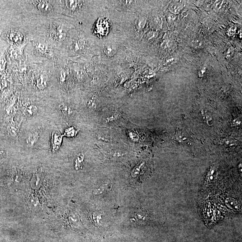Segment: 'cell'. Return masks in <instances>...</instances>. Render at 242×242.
Listing matches in <instances>:
<instances>
[{
    "label": "cell",
    "mask_w": 242,
    "mask_h": 242,
    "mask_svg": "<svg viewBox=\"0 0 242 242\" xmlns=\"http://www.w3.org/2000/svg\"><path fill=\"white\" fill-rule=\"evenodd\" d=\"M51 37L56 41H62L66 38L67 30L60 25L52 24L49 31Z\"/></svg>",
    "instance_id": "obj_1"
},
{
    "label": "cell",
    "mask_w": 242,
    "mask_h": 242,
    "mask_svg": "<svg viewBox=\"0 0 242 242\" xmlns=\"http://www.w3.org/2000/svg\"><path fill=\"white\" fill-rule=\"evenodd\" d=\"M33 2H34L37 9L42 13H49L52 11V5L50 1H35Z\"/></svg>",
    "instance_id": "obj_7"
},
{
    "label": "cell",
    "mask_w": 242,
    "mask_h": 242,
    "mask_svg": "<svg viewBox=\"0 0 242 242\" xmlns=\"http://www.w3.org/2000/svg\"><path fill=\"white\" fill-rule=\"evenodd\" d=\"M104 54L108 57H112L116 53V49L114 45L111 44H107L103 49Z\"/></svg>",
    "instance_id": "obj_11"
},
{
    "label": "cell",
    "mask_w": 242,
    "mask_h": 242,
    "mask_svg": "<svg viewBox=\"0 0 242 242\" xmlns=\"http://www.w3.org/2000/svg\"><path fill=\"white\" fill-rule=\"evenodd\" d=\"M63 135L58 131H54L53 132L51 139V147L52 150L55 152L59 149L63 141Z\"/></svg>",
    "instance_id": "obj_4"
},
{
    "label": "cell",
    "mask_w": 242,
    "mask_h": 242,
    "mask_svg": "<svg viewBox=\"0 0 242 242\" xmlns=\"http://www.w3.org/2000/svg\"><path fill=\"white\" fill-rule=\"evenodd\" d=\"M135 218L139 221H144L148 219V214L147 212L140 209H138L136 212H135Z\"/></svg>",
    "instance_id": "obj_12"
},
{
    "label": "cell",
    "mask_w": 242,
    "mask_h": 242,
    "mask_svg": "<svg viewBox=\"0 0 242 242\" xmlns=\"http://www.w3.org/2000/svg\"><path fill=\"white\" fill-rule=\"evenodd\" d=\"M222 142L224 144L227 145H233L235 144V141L234 140L232 139H226L222 140Z\"/></svg>",
    "instance_id": "obj_16"
},
{
    "label": "cell",
    "mask_w": 242,
    "mask_h": 242,
    "mask_svg": "<svg viewBox=\"0 0 242 242\" xmlns=\"http://www.w3.org/2000/svg\"><path fill=\"white\" fill-rule=\"evenodd\" d=\"M5 154V152L4 151H3L2 149H0V157H2Z\"/></svg>",
    "instance_id": "obj_18"
},
{
    "label": "cell",
    "mask_w": 242,
    "mask_h": 242,
    "mask_svg": "<svg viewBox=\"0 0 242 242\" xmlns=\"http://www.w3.org/2000/svg\"><path fill=\"white\" fill-rule=\"evenodd\" d=\"M111 188V184L110 182H106L104 184H101L99 187L95 189L94 194L95 196L100 195L102 193L109 191Z\"/></svg>",
    "instance_id": "obj_9"
},
{
    "label": "cell",
    "mask_w": 242,
    "mask_h": 242,
    "mask_svg": "<svg viewBox=\"0 0 242 242\" xmlns=\"http://www.w3.org/2000/svg\"><path fill=\"white\" fill-rule=\"evenodd\" d=\"M35 48L38 52L44 55H49L50 52L49 46L45 44L36 43L35 44Z\"/></svg>",
    "instance_id": "obj_10"
},
{
    "label": "cell",
    "mask_w": 242,
    "mask_h": 242,
    "mask_svg": "<svg viewBox=\"0 0 242 242\" xmlns=\"http://www.w3.org/2000/svg\"><path fill=\"white\" fill-rule=\"evenodd\" d=\"M79 1H65L66 7L70 11H76L79 5Z\"/></svg>",
    "instance_id": "obj_14"
},
{
    "label": "cell",
    "mask_w": 242,
    "mask_h": 242,
    "mask_svg": "<svg viewBox=\"0 0 242 242\" xmlns=\"http://www.w3.org/2000/svg\"><path fill=\"white\" fill-rule=\"evenodd\" d=\"M21 122L14 121V117L9 118L7 126V131L8 135L11 138L15 139L18 137L20 132Z\"/></svg>",
    "instance_id": "obj_2"
},
{
    "label": "cell",
    "mask_w": 242,
    "mask_h": 242,
    "mask_svg": "<svg viewBox=\"0 0 242 242\" xmlns=\"http://www.w3.org/2000/svg\"><path fill=\"white\" fill-rule=\"evenodd\" d=\"M84 42L82 40H78L74 43V49L76 51H80L84 47Z\"/></svg>",
    "instance_id": "obj_15"
},
{
    "label": "cell",
    "mask_w": 242,
    "mask_h": 242,
    "mask_svg": "<svg viewBox=\"0 0 242 242\" xmlns=\"http://www.w3.org/2000/svg\"><path fill=\"white\" fill-rule=\"evenodd\" d=\"M42 129L37 128L33 129L28 133L26 138V143L29 147H33L38 142L41 136Z\"/></svg>",
    "instance_id": "obj_3"
},
{
    "label": "cell",
    "mask_w": 242,
    "mask_h": 242,
    "mask_svg": "<svg viewBox=\"0 0 242 242\" xmlns=\"http://www.w3.org/2000/svg\"><path fill=\"white\" fill-rule=\"evenodd\" d=\"M8 39L13 43L20 44L23 40V36L22 33L17 30H11L8 33Z\"/></svg>",
    "instance_id": "obj_8"
},
{
    "label": "cell",
    "mask_w": 242,
    "mask_h": 242,
    "mask_svg": "<svg viewBox=\"0 0 242 242\" xmlns=\"http://www.w3.org/2000/svg\"><path fill=\"white\" fill-rule=\"evenodd\" d=\"M58 107L62 113L64 115L67 116L71 115L72 114V109L67 105L64 103H61L59 105Z\"/></svg>",
    "instance_id": "obj_13"
},
{
    "label": "cell",
    "mask_w": 242,
    "mask_h": 242,
    "mask_svg": "<svg viewBox=\"0 0 242 242\" xmlns=\"http://www.w3.org/2000/svg\"><path fill=\"white\" fill-rule=\"evenodd\" d=\"M34 83L36 87L40 90H44L49 84V80L45 74L38 73L35 77Z\"/></svg>",
    "instance_id": "obj_5"
},
{
    "label": "cell",
    "mask_w": 242,
    "mask_h": 242,
    "mask_svg": "<svg viewBox=\"0 0 242 242\" xmlns=\"http://www.w3.org/2000/svg\"><path fill=\"white\" fill-rule=\"evenodd\" d=\"M241 123V121L240 120L236 119L234 121L233 124L237 125L240 124Z\"/></svg>",
    "instance_id": "obj_17"
},
{
    "label": "cell",
    "mask_w": 242,
    "mask_h": 242,
    "mask_svg": "<svg viewBox=\"0 0 242 242\" xmlns=\"http://www.w3.org/2000/svg\"><path fill=\"white\" fill-rule=\"evenodd\" d=\"M22 108L23 114L27 117L34 116L38 112L37 106L31 103L24 104Z\"/></svg>",
    "instance_id": "obj_6"
}]
</instances>
